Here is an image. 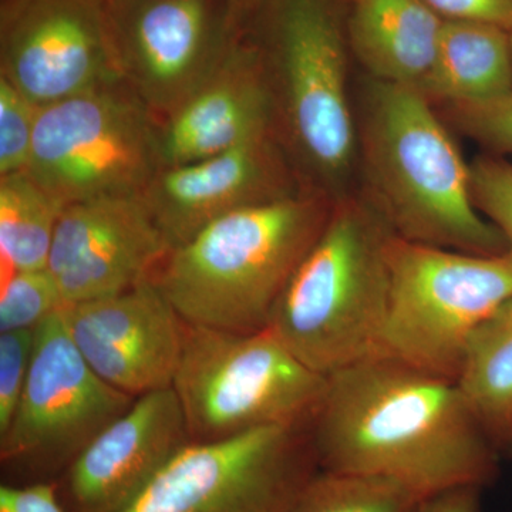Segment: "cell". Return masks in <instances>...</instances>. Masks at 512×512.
Returning a JSON list of instances; mask_svg holds the SVG:
<instances>
[{
	"instance_id": "cell-1",
	"label": "cell",
	"mask_w": 512,
	"mask_h": 512,
	"mask_svg": "<svg viewBox=\"0 0 512 512\" xmlns=\"http://www.w3.org/2000/svg\"><path fill=\"white\" fill-rule=\"evenodd\" d=\"M320 470L419 497L493 484L501 450L453 380L370 356L328 376L311 423Z\"/></svg>"
},
{
	"instance_id": "cell-2",
	"label": "cell",
	"mask_w": 512,
	"mask_h": 512,
	"mask_svg": "<svg viewBox=\"0 0 512 512\" xmlns=\"http://www.w3.org/2000/svg\"><path fill=\"white\" fill-rule=\"evenodd\" d=\"M437 113L416 87L367 77L357 124L362 197L406 241L507 254L503 232L474 204L470 164Z\"/></svg>"
},
{
	"instance_id": "cell-3",
	"label": "cell",
	"mask_w": 512,
	"mask_h": 512,
	"mask_svg": "<svg viewBox=\"0 0 512 512\" xmlns=\"http://www.w3.org/2000/svg\"><path fill=\"white\" fill-rule=\"evenodd\" d=\"M332 205L326 195L299 192L229 212L171 249L151 279L185 323L266 329Z\"/></svg>"
},
{
	"instance_id": "cell-4",
	"label": "cell",
	"mask_w": 512,
	"mask_h": 512,
	"mask_svg": "<svg viewBox=\"0 0 512 512\" xmlns=\"http://www.w3.org/2000/svg\"><path fill=\"white\" fill-rule=\"evenodd\" d=\"M393 237L362 195L333 201L325 227L276 303L268 328L320 375L375 352L389 298Z\"/></svg>"
},
{
	"instance_id": "cell-5",
	"label": "cell",
	"mask_w": 512,
	"mask_h": 512,
	"mask_svg": "<svg viewBox=\"0 0 512 512\" xmlns=\"http://www.w3.org/2000/svg\"><path fill=\"white\" fill-rule=\"evenodd\" d=\"M328 376L301 362L271 328L185 326L173 390L191 443L272 426L311 424Z\"/></svg>"
},
{
	"instance_id": "cell-6",
	"label": "cell",
	"mask_w": 512,
	"mask_h": 512,
	"mask_svg": "<svg viewBox=\"0 0 512 512\" xmlns=\"http://www.w3.org/2000/svg\"><path fill=\"white\" fill-rule=\"evenodd\" d=\"M372 356L457 382L471 336L512 298V256L430 247L394 235Z\"/></svg>"
},
{
	"instance_id": "cell-7",
	"label": "cell",
	"mask_w": 512,
	"mask_h": 512,
	"mask_svg": "<svg viewBox=\"0 0 512 512\" xmlns=\"http://www.w3.org/2000/svg\"><path fill=\"white\" fill-rule=\"evenodd\" d=\"M274 42L265 69L275 119L320 194L339 200L359 161L345 37L326 0H284Z\"/></svg>"
},
{
	"instance_id": "cell-8",
	"label": "cell",
	"mask_w": 512,
	"mask_h": 512,
	"mask_svg": "<svg viewBox=\"0 0 512 512\" xmlns=\"http://www.w3.org/2000/svg\"><path fill=\"white\" fill-rule=\"evenodd\" d=\"M161 168L157 121L127 83L37 110L26 171L63 207L143 194Z\"/></svg>"
},
{
	"instance_id": "cell-9",
	"label": "cell",
	"mask_w": 512,
	"mask_h": 512,
	"mask_svg": "<svg viewBox=\"0 0 512 512\" xmlns=\"http://www.w3.org/2000/svg\"><path fill=\"white\" fill-rule=\"evenodd\" d=\"M320 471L311 424L190 443L121 512H286Z\"/></svg>"
},
{
	"instance_id": "cell-10",
	"label": "cell",
	"mask_w": 512,
	"mask_h": 512,
	"mask_svg": "<svg viewBox=\"0 0 512 512\" xmlns=\"http://www.w3.org/2000/svg\"><path fill=\"white\" fill-rule=\"evenodd\" d=\"M134 400L96 375L60 309L35 329L28 380L0 434L2 466L33 478L67 470Z\"/></svg>"
},
{
	"instance_id": "cell-11",
	"label": "cell",
	"mask_w": 512,
	"mask_h": 512,
	"mask_svg": "<svg viewBox=\"0 0 512 512\" xmlns=\"http://www.w3.org/2000/svg\"><path fill=\"white\" fill-rule=\"evenodd\" d=\"M0 62L37 107L127 83L107 0H5Z\"/></svg>"
},
{
	"instance_id": "cell-12",
	"label": "cell",
	"mask_w": 512,
	"mask_h": 512,
	"mask_svg": "<svg viewBox=\"0 0 512 512\" xmlns=\"http://www.w3.org/2000/svg\"><path fill=\"white\" fill-rule=\"evenodd\" d=\"M170 251L143 194L93 198L64 205L47 269L76 305L143 284Z\"/></svg>"
},
{
	"instance_id": "cell-13",
	"label": "cell",
	"mask_w": 512,
	"mask_h": 512,
	"mask_svg": "<svg viewBox=\"0 0 512 512\" xmlns=\"http://www.w3.org/2000/svg\"><path fill=\"white\" fill-rule=\"evenodd\" d=\"M126 82L153 116H170L227 55L211 0H140L113 13Z\"/></svg>"
},
{
	"instance_id": "cell-14",
	"label": "cell",
	"mask_w": 512,
	"mask_h": 512,
	"mask_svg": "<svg viewBox=\"0 0 512 512\" xmlns=\"http://www.w3.org/2000/svg\"><path fill=\"white\" fill-rule=\"evenodd\" d=\"M64 318L74 345L114 389L137 399L173 386L187 323L153 279L64 306Z\"/></svg>"
},
{
	"instance_id": "cell-15",
	"label": "cell",
	"mask_w": 512,
	"mask_h": 512,
	"mask_svg": "<svg viewBox=\"0 0 512 512\" xmlns=\"http://www.w3.org/2000/svg\"><path fill=\"white\" fill-rule=\"evenodd\" d=\"M299 194L275 130L224 153L161 168L144 201L171 249L229 212Z\"/></svg>"
},
{
	"instance_id": "cell-16",
	"label": "cell",
	"mask_w": 512,
	"mask_h": 512,
	"mask_svg": "<svg viewBox=\"0 0 512 512\" xmlns=\"http://www.w3.org/2000/svg\"><path fill=\"white\" fill-rule=\"evenodd\" d=\"M191 443L173 387L137 397L66 470L73 512H121Z\"/></svg>"
},
{
	"instance_id": "cell-17",
	"label": "cell",
	"mask_w": 512,
	"mask_h": 512,
	"mask_svg": "<svg viewBox=\"0 0 512 512\" xmlns=\"http://www.w3.org/2000/svg\"><path fill=\"white\" fill-rule=\"evenodd\" d=\"M274 127L264 59L252 47L232 43L214 73L158 124L161 167L217 156Z\"/></svg>"
},
{
	"instance_id": "cell-18",
	"label": "cell",
	"mask_w": 512,
	"mask_h": 512,
	"mask_svg": "<svg viewBox=\"0 0 512 512\" xmlns=\"http://www.w3.org/2000/svg\"><path fill=\"white\" fill-rule=\"evenodd\" d=\"M348 37L367 77L419 89L444 19L423 0H349Z\"/></svg>"
},
{
	"instance_id": "cell-19",
	"label": "cell",
	"mask_w": 512,
	"mask_h": 512,
	"mask_svg": "<svg viewBox=\"0 0 512 512\" xmlns=\"http://www.w3.org/2000/svg\"><path fill=\"white\" fill-rule=\"evenodd\" d=\"M419 90L431 103H483L512 93L510 32L478 20H444Z\"/></svg>"
},
{
	"instance_id": "cell-20",
	"label": "cell",
	"mask_w": 512,
	"mask_h": 512,
	"mask_svg": "<svg viewBox=\"0 0 512 512\" xmlns=\"http://www.w3.org/2000/svg\"><path fill=\"white\" fill-rule=\"evenodd\" d=\"M456 383L504 453L512 441V298L471 336Z\"/></svg>"
},
{
	"instance_id": "cell-21",
	"label": "cell",
	"mask_w": 512,
	"mask_h": 512,
	"mask_svg": "<svg viewBox=\"0 0 512 512\" xmlns=\"http://www.w3.org/2000/svg\"><path fill=\"white\" fill-rule=\"evenodd\" d=\"M63 205L28 171L0 177L2 272L46 269Z\"/></svg>"
},
{
	"instance_id": "cell-22",
	"label": "cell",
	"mask_w": 512,
	"mask_h": 512,
	"mask_svg": "<svg viewBox=\"0 0 512 512\" xmlns=\"http://www.w3.org/2000/svg\"><path fill=\"white\" fill-rule=\"evenodd\" d=\"M421 500L386 478L320 470L286 512H416Z\"/></svg>"
},
{
	"instance_id": "cell-23",
	"label": "cell",
	"mask_w": 512,
	"mask_h": 512,
	"mask_svg": "<svg viewBox=\"0 0 512 512\" xmlns=\"http://www.w3.org/2000/svg\"><path fill=\"white\" fill-rule=\"evenodd\" d=\"M66 306L49 269L10 272L0 296V332L36 329Z\"/></svg>"
},
{
	"instance_id": "cell-24",
	"label": "cell",
	"mask_w": 512,
	"mask_h": 512,
	"mask_svg": "<svg viewBox=\"0 0 512 512\" xmlns=\"http://www.w3.org/2000/svg\"><path fill=\"white\" fill-rule=\"evenodd\" d=\"M39 107L0 76V177L28 170Z\"/></svg>"
},
{
	"instance_id": "cell-25",
	"label": "cell",
	"mask_w": 512,
	"mask_h": 512,
	"mask_svg": "<svg viewBox=\"0 0 512 512\" xmlns=\"http://www.w3.org/2000/svg\"><path fill=\"white\" fill-rule=\"evenodd\" d=\"M447 120L493 156H512V93L483 103L443 106Z\"/></svg>"
},
{
	"instance_id": "cell-26",
	"label": "cell",
	"mask_w": 512,
	"mask_h": 512,
	"mask_svg": "<svg viewBox=\"0 0 512 512\" xmlns=\"http://www.w3.org/2000/svg\"><path fill=\"white\" fill-rule=\"evenodd\" d=\"M471 192L477 210L503 232L512 256V163L485 153L470 163Z\"/></svg>"
},
{
	"instance_id": "cell-27",
	"label": "cell",
	"mask_w": 512,
	"mask_h": 512,
	"mask_svg": "<svg viewBox=\"0 0 512 512\" xmlns=\"http://www.w3.org/2000/svg\"><path fill=\"white\" fill-rule=\"evenodd\" d=\"M35 348V329L0 332V434L10 420L28 380Z\"/></svg>"
},
{
	"instance_id": "cell-28",
	"label": "cell",
	"mask_w": 512,
	"mask_h": 512,
	"mask_svg": "<svg viewBox=\"0 0 512 512\" xmlns=\"http://www.w3.org/2000/svg\"><path fill=\"white\" fill-rule=\"evenodd\" d=\"M0 512H69L52 481L0 485Z\"/></svg>"
},
{
	"instance_id": "cell-29",
	"label": "cell",
	"mask_w": 512,
	"mask_h": 512,
	"mask_svg": "<svg viewBox=\"0 0 512 512\" xmlns=\"http://www.w3.org/2000/svg\"><path fill=\"white\" fill-rule=\"evenodd\" d=\"M444 20H478L512 29V0H423Z\"/></svg>"
},
{
	"instance_id": "cell-30",
	"label": "cell",
	"mask_w": 512,
	"mask_h": 512,
	"mask_svg": "<svg viewBox=\"0 0 512 512\" xmlns=\"http://www.w3.org/2000/svg\"><path fill=\"white\" fill-rule=\"evenodd\" d=\"M480 487H457L421 500L416 512H480Z\"/></svg>"
},
{
	"instance_id": "cell-31",
	"label": "cell",
	"mask_w": 512,
	"mask_h": 512,
	"mask_svg": "<svg viewBox=\"0 0 512 512\" xmlns=\"http://www.w3.org/2000/svg\"><path fill=\"white\" fill-rule=\"evenodd\" d=\"M137 2H140V0H107L111 13L120 12V10L126 9Z\"/></svg>"
},
{
	"instance_id": "cell-32",
	"label": "cell",
	"mask_w": 512,
	"mask_h": 512,
	"mask_svg": "<svg viewBox=\"0 0 512 512\" xmlns=\"http://www.w3.org/2000/svg\"><path fill=\"white\" fill-rule=\"evenodd\" d=\"M227 2L231 12H241V10H245L249 8V6L254 5L256 0H227Z\"/></svg>"
},
{
	"instance_id": "cell-33",
	"label": "cell",
	"mask_w": 512,
	"mask_h": 512,
	"mask_svg": "<svg viewBox=\"0 0 512 512\" xmlns=\"http://www.w3.org/2000/svg\"><path fill=\"white\" fill-rule=\"evenodd\" d=\"M504 454H507V456H510L512 458V441L510 443V446L505 448Z\"/></svg>"
},
{
	"instance_id": "cell-34",
	"label": "cell",
	"mask_w": 512,
	"mask_h": 512,
	"mask_svg": "<svg viewBox=\"0 0 512 512\" xmlns=\"http://www.w3.org/2000/svg\"><path fill=\"white\" fill-rule=\"evenodd\" d=\"M511 46H512V29L510 30Z\"/></svg>"
}]
</instances>
